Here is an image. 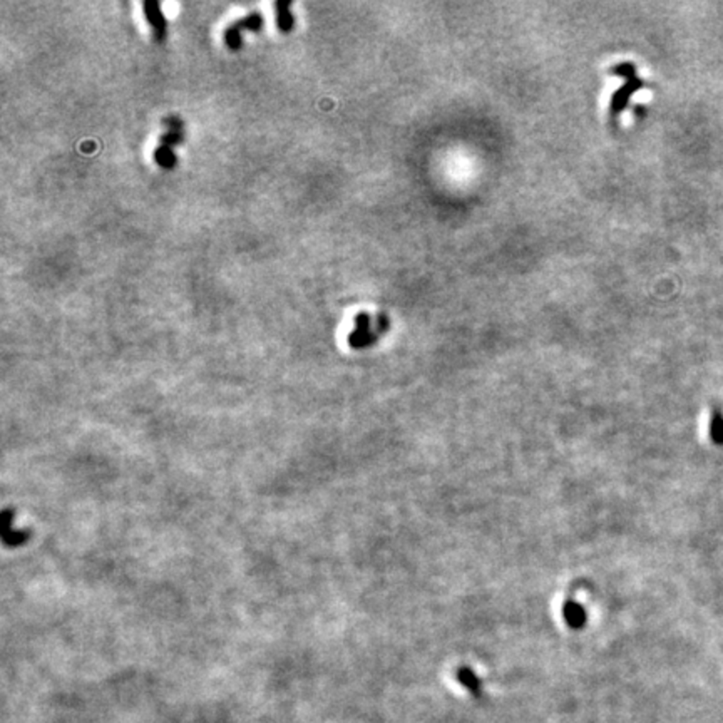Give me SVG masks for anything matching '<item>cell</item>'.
<instances>
[{
	"label": "cell",
	"mask_w": 723,
	"mask_h": 723,
	"mask_svg": "<svg viewBox=\"0 0 723 723\" xmlns=\"http://www.w3.org/2000/svg\"><path fill=\"white\" fill-rule=\"evenodd\" d=\"M261 24H263V19L258 12H252L249 16L245 17V19L233 22V24H231L228 29L225 30L226 45H228L230 49H233V51H236V49L241 47V32H245V30L258 32L261 29Z\"/></svg>",
	"instance_id": "6da1fadb"
},
{
	"label": "cell",
	"mask_w": 723,
	"mask_h": 723,
	"mask_svg": "<svg viewBox=\"0 0 723 723\" xmlns=\"http://www.w3.org/2000/svg\"><path fill=\"white\" fill-rule=\"evenodd\" d=\"M144 13H146V19L153 27V35L156 39V42H163L166 34V20L163 17L161 7H159L158 2H146L144 4Z\"/></svg>",
	"instance_id": "7a4b0ae2"
},
{
	"label": "cell",
	"mask_w": 723,
	"mask_h": 723,
	"mask_svg": "<svg viewBox=\"0 0 723 723\" xmlns=\"http://www.w3.org/2000/svg\"><path fill=\"white\" fill-rule=\"evenodd\" d=\"M457 680H459V683H461L464 688L467 690V692L474 695L476 698H479L482 695V681L479 680V676H477L476 673L471 670V668H467V666L459 668Z\"/></svg>",
	"instance_id": "3957f363"
},
{
	"label": "cell",
	"mask_w": 723,
	"mask_h": 723,
	"mask_svg": "<svg viewBox=\"0 0 723 723\" xmlns=\"http://www.w3.org/2000/svg\"><path fill=\"white\" fill-rule=\"evenodd\" d=\"M563 616H565L566 623L572 626V628H580V626H583L586 621L584 609L575 601L565 603V606H563Z\"/></svg>",
	"instance_id": "277c9868"
},
{
	"label": "cell",
	"mask_w": 723,
	"mask_h": 723,
	"mask_svg": "<svg viewBox=\"0 0 723 723\" xmlns=\"http://www.w3.org/2000/svg\"><path fill=\"white\" fill-rule=\"evenodd\" d=\"M275 8H276V24H278V29L281 32L292 30L293 17L290 16V12H288L290 2H276Z\"/></svg>",
	"instance_id": "5b68a950"
},
{
	"label": "cell",
	"mask_w": 723,
	"mask_h": 723,
	"mask_svg": "<svg viewBox=\"0 0 723 723\" xmlns=\"http://www.w3.org/2000/svg\"><path fill=\"white\" fill-rule=\"evenodd\" d=\"M710 437L715 444L723 445V413L720 411H717V408L712 412Z\"/></svg>",
	"instance_id": "8992f818"
}]
</instances>
